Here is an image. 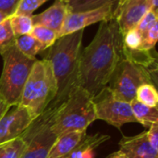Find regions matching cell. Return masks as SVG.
Here are the masks:
<instances>
[{
	"instance_id": "4316f807",
	"label": "cell",
	"mask_w": 158,
	"mask_h": 158,
	"mask_svg": "<svg viewBox=\"0 0 158 158\" xmlns=\"http://www.w3.org/2000/svg\"><path fill=\"white\" fill-rule=\"evenodd\" d=\"M158 38V24L157 22L154 24V26L145 33L143 38L141 48L142 50L145 51H152L155 49L156 44L157 42Z\"/></svg>"
},
{
	"instance_id": "ffe728a7",
	"label": "cell",
	"mask_w": 158,
	"mask_h": 158,
	"mask_svg": "<svg viewBox=\"0 0 158 158\" xmlns=\"http://www.w3.org/2000/svg\"><path fill=\"white\" fill-rule=\"evenodd\" d=\"M9 22L16 37L24 34H30L33 27L31 16L14 14L9 17Z\"/></svg>"
},
{
	"instance_id": "44dd1931",
	"label": "cell",
	"mask_w": 158,
	"mask_h": 158,
	"mask_svg": "<svg viewBox=\"0 0 158 158\" xmlns=\"http://www.w3.org/2000/svg\"><path fill=\"white\" fill-rule=\"evenodd\" d=\"M119 0H70L68 3L69 12H80L100 7L106 4H113L117 6Z\"/></svg>"
},
{
	"instance_id": "83f0119b",
	"label": "cell",
	"mask_w": 158,
	"mask_h": 158,
	"mask_svg": "<svg viewBox=\"0 0 158 158\" xmlns=\"http://www.w3.org/2000/svg\"><path fill=\"white\" fill-rule=\"evenodd\" d=\"M20 2L21 0H0V11L10 17L15 14Z\"/></svg>"
},
{
	"instance_id": "9c48e42d",
	"label": "cell",
	"mask_w": 158,
	"mask_h": 158,
	"mask_svg": "<svg viewBox=\"0 0 158 158\" xmlns=\"http://www.w3.org/2000/svg\"><path fill=\"white\" fill-rule=\"evenodd\" d=\"M36 118L20 105L12 106L0 119V143L21 136Z\"/></svg>"
},
{
	"instance_id": "3957f363",
	"label": "cell",
	"mask_w": 158,
	"mask_h": 158,
	"mask_svg": "<svg viewBox=\"0 0 158 158\" xmlns=\"http://www.w3.org/2000/svg\"><path fill=\"white\" fill-rule=\"evenodd\" d=\"M96 120L92 95L80 86H75L67 98L56 105L52 118V131L56 136L69 131H86Z\"/></svg>"
},
{
	"instance_id": "277c9868",
	"label": "cell",
	"mask_w": 158,
	"mask_h": 158,
	"mask_svg": "<svg viewBox=\"0 0 158 158\" xmlns=\"http://www.w3.org/2000/svg\"><path fill=\"white\" fill-rule=\"evenodd\" d=\"M57 94V85L51 64L46 59L34 62L22 90L19 105L38 118L52 103Z\"/></svg>"
},
{
	"instance_id": "5b68a950",
	"label": "cell",
	"mask_w": 158,
	"mask_h": 158,
	"mask_svg": "<svg viewBox=\"0 0 158 158\" xmlns=\"http://www.w3.org/2000/svg\"><path fill=\"white\" fill-rule=\"evenodd\" d=\"M1 56L4 66L0 77V96L10 106L19 105L22 90L36 58L24 56L16 45Z\"/></svg>"
},
{
	"instance_id": "4fadbf2b",
	"label": "cell",
	"mask_w": 158,
	"mask_h": 158,
	"mask_svg": "<svg viewBox=\"0 0 158 158\" xmlns=\"http://www.w3.org/2000/svg\"><path fill=\"white\" fill-rule=\"evenodd\" d=\"M68 13V5L60 0H56V2L49 8L45 9L42 13L31 15V20L33 26L40 25L49 28L56 31L59 37V32Z\"/></svg>"
},
{
	"instance_id": "ba28073f",
	"label": "cell",
	"mask_w": 158,
	"mask_h": 158,
	"mask_svg": "<svg viewBox=\"0 0 158 158\" xmlns=\"http://www.w3.org/2000/svg\"><path fill=\"white\" fill-rule=\"evenodd\" d=\"M93 101L96 119L106 121L118 130L126 123L136 122L131 103L117 99L107 86L93 97Z\"/></svg>"
},
{
	"instance_id": "f1b7e54d",
	"label": "cell",
	"mask_w": 158,
	"mask_h": 158,
	"mask_svg": "<svg viewBox=\"0 0 158 158\" xmlns=\"http://www.w3.org/2000/svg\"><path fill=\"white\" fill-rule=\"evenodd\" d=\"M146 136L152 147L158 150V123H155L149 127V130L146 131Z\"/></svg>"
},
{
	"instance_id": "8fae6325",
	"label": "cell",
	"mask_w": 158,
	"mask_h": 158,
	"mask_svg": "<svg viewBox=\"0 0 158 158\" xmlns=\"http://www.w3.org/2000/svg\"><path fill=\"white\" fill-rule=\"evenodd\" d=\"M147 11H149L147 0H119L114 10L113 18L124 35L137 26Z\"/></svg>"
},
{
	"instance_id": "d6986e66",
	"label": "cell",
	"mask_w": 158,
	"mask_h": 158,
	"mask_svg": "<svg viewBox=\"0 0 158 158\" xmlns=\"http://www.w3.org/2000/svg\"><path fill=\"white\" fill-rule=\"evenodd\" d=\"M135 99L148 106L157 107L158 94L155 84L153 83L142 84L137 90Z\"/></svg>"
},
{
	"instance_id": "30bf717a",
	"label": "cell",
	"mask_w": 158,
	"mask_h": 158,
	"mask_svg": "<svg viewBox=\"0 0 158 158\" xmlns=\"http://www.w3.org/2000/svg\"><path fill=\"white\" fill-rule=\"evenodd\" d=\"M115 8V5L106 4L100 7L90 10L69 12L59 32V37L75 32L80 30H84L86 27L92 24L111 19L113 18Z\"/></svg>"
},
{
	"instance_id": "8992f818",
	"label": "cell",
	"mask_w": 158,
	"mask_h": 158,
	"mask_svg": "<svg viewBox=\"0 0 158 158\" xmlns=\"http://www.w3.org/2000/svg\"><path fill=\"white\" fill-rule=\"evenodd\" d=\"M154 76L147 69L122 57L117 65L107 84L112 94L118 100L131 103L136 97L138 88L153 83Z\"/></svg>"
},
{
	"instance_id": "e0dca14e",
	"label": "cell",
	"mask_w": 158,
	"mask_h": 158,
	"mask_svg": "<svg viewBox=\"0 0 158 158\" xmlns=\"http://www.w3.org/2000/svg\"><path fill=\"white\" fill-rule=\"evenodd\" d=\"M15 45L24 56L32 59H35L39 53L45 50V47L31 34L17 36Z\"/></svg>"
},
{
	"instance_id": "1f68e13d",
	"label": "cell",
	"mask_w": 158,
	"mask_h": 158,
	"mask_svg": "<svg viewBox=\"0 0 158 158\" xmlns=\"http://www.w3.org/2000/svg\"><path fill=\"white\" fill-rule=\"evenodd\" d=\"M106 158H127L120 151H118V152H115L111 155H109L108 156H106Z\"/></svg>"
},
{
	"instance_id": "836d02e7",
	"label": "cell",
	"mask_w": 158,
	"mask_h": 158,
	"mask_svg": "<svg viewBox=\"0 0 158 158\" xmlns=\"http://www.w3.org/2000/svg\"><path fill=\"white\" fill-rule=\"evenodd\" d=\"M61 2H63V3H65V4H68V3H69V1L70 0H60Z\"/></svg>"
},
{
	"instance_id": "4dcf8cb0",
	"label": "cell",
	"mask_w": 158,
	"mask_h": 158,
	"mask_svg": "<svg viewBox=\"0 0 158 158\" xmlns=\"http://www.w3.org/2000/svg\"><path fill=\"white\" fill-rule=\"evenodd\" d=\"M147 3L149 10H152L158 14V0H147Z\"/></svg>"
},
{
	"instance_id": "ac0fdd59",
	"label": "cell",
	"mask_w": 158,
	"mask_h": 158,
	"mask_svg": "<svg viewBox=\"0 0 158 158\" xmlns=\"http://www.w3.org/2000/svg\"><path fill=\"white\" fill-rule=\"evenodd\" d=\"M26 147V142L19 136L0 143V158H20Z\"/></svg>"
},
{
	"instance_id": "7a4b0ae2",
	"label": "cell",
	"mask_w": 158,
	"mask_h": 158,
	"mask_svg": "<svg viewBox=\"0 0 158 158\" xmlns=\"http://www.w3.org/2000/svg\"><path fill=\"white\" fill-rule=\"evenodd\" d=\"M84 30L59 37L50 47L45 49L44 59L51 64L56 85L57 94L53 104H60L69 92L77 86L79 58Z\"/></svg>"
},
{
	"instance_id": "cb8c5ba5",
	"label": "cell",
	"mask_w": 158,
	"mask_h": 158,
	"mask_svg": "<svg viewBox=\"0 0 158 158\" xmlns=\"http://www.w3.org/2000/svg\"><path fill=\"white\" fill-rule=\"evenodd\" d=\"M143 42V35L140 33V31L134 28L131 31H127L123 35V46L125 48L135 50L140 49Z\"/></svg>"
},
{
	"instance_id": "5bb4252c",
	"label": "cell",
	"mask_w": 158,
	"mask_h": 158,
	"mask_svg": "<svg viewBox=\"0 0 158 158\" xmlns=\"http://www.w3.org/2000/svg\"><path fill=\"white\" fill-rule=\"evenodd\" d=\"M86 135V131H69L57 136L46 158H58L68 155L81 143Z\"/></svg>"
},
{
	"instance_id": "f546056e",
	"label": "cell",
	"mask_w": 158,
	"mask_h": 158,
	"mask_svg": "<svg viewBox=\"0 0 158 158\" xmlns=\"http://www.w3.org/2000/svg\"><path fill=\"white\" fill-rule=\"evenodd\" d=\"M9 107H10V106H8L0 96V119L6 114V112L9 109Z\"/></svg>"
},
{
	"instance_id": "2e32d148",
	"label": "cell",
	"mask_w": 158,
	"mask_h": 158,
	"mask_svg": "<svg viewBox=\"0 0 158 158\" xmlns=\"http://www.w3.org/2000/svg\"><path fill=\"white\" fill-rule=\"evenodd\" d=\"M131 106L136 122L141 123L146 128H149L155 123H158L157 107L148 106L136 99L131 102Z\"/></svg>"
},
{
	"instance_id": "6da1fadb",
	"label": "cell",
	"mask_w": 158,
	"mask_h": 158,
	"mask_svg": "<svg viewBox=\"0 0 158 158\" xmlns=\"http://www.w3.org/2000/svg\"><path fill=\"white\" fill-rule=\"evenodd\" d=\"M122 57L123 34L117 20L101 21L93 41L81 51L77 85L94 97L107 86Z\"/></svg>"
},
{
	"instance_id": "7402d4cb",
	"label": "cell",
	"mask_w": 158,
	"mask_h": 158,
	"mask_svg": "<svg viewBox=\"0 0 158 158\" xmlns=\"http://www.w3.org/2000/svg\"><path fill=\"white\" fill-rule=\"evenodd\" d=\"M30 34L33 36L38 42H40L45 47V49L50 47L59 38L56 31L40 25H34Z\"/></svg>"
},
{
	"instance_id": "7c38bea8",
	"label": "cell",
	"mask_w": 158,
	"mask_h": 158,
	"mask_svg": "<svg viewBox=\"0 0 158 158\" xmlns=\"http://www.w3.org/2000/svg\"><path fill=\"white\" fill-rule=\"evenodd\" d=\"M119 148L127 158H158V150L150 144L146 131L136 136L123 137L119 142Z\"/></svg>"
},
{
	"instance_id": "603a6c76",
	"label": "cell",
	"mask_w": 158,
	"mask_h": 158,
	"mask_svg": "<svg viewBox=\"0 0 158 158\" xmlns=\"http://www.w3.org/2000/svg\"><path fill=\"white\" fill-rule=\"evenodd\" d=\"M16 36L10 26L9 18L0 23V55L15 45Z\"/></svg>"
},
{
	"instance_id": "d6a6232c",
	"label": "cell",
	"mask_w": 158,
	"mask_h": 158,
	"mask_svg": "<svg viewBox=\"0 0 158 158\" xmlns=\"http://www.w3.org/2000/svg\"><path fill=\"white\" fill-rule=\"evenodd\" d=\"M7 18H9L6 13H4V12H2V11H0V23L1 22H3L5 19H6Z\"/></svg>"
},
{
	"instance_id": "9a60e30c",
	"label": "cell",
	"mask_w": 158,
	"mask_h": 158,
	"mask_svg": "<svg viewBox=\"0 0 158 158\" xmlns=\"http://www.w3.org/2000/svg\"><path fill=\"white\" fill-rule=\"evenodd\" d=\"M110 137L106 134L86 135L81 143L68 155L58 158H95L94 150Z\"/></svg>"
},
{
	"instance_id": "d4e9b609",
	"label": "cell",
	"mask_w": 158,
	"mask_h": 158,
	"mask_svg": "<svg viewBox=\"0 0 158 158\" xmlns=\"http://www.w3.org/2000/svg\"><path fill=\"white\" fill-rule=\"evenodd\" d=\"M49 0H21L19 3L15 14L16 15H24L31 16L32 13L42 5Z\"/></svg>"
},
{
	"instance_id": "52a82bcc",
	"label": "cell",
	"mask_w": 158,
	"mask_h": 158,
	"mask_svg": "<svg viewBox=\"0 0 158 158\" xmlns=\"http://www.w3.org/2000/svg\"><path fill=\"white\" fill-rule=\"evenodd\" d=\"M57 104L49 106L41 116L36 118L27 131L21 135L26 147L20 158H46L56 139L52 131V118Z\"/></svg>"
},
{
	"instance_id": "484cf974",
	"label": "cell",
	"mask_w": 158,
	"mask_h": 158,
	"mask_svg": "<svg viewBox=\"0 0 158 158\" xmlns=\"http://www.w3.org/2000/svg\"><path fill=\"white\" fill-rule=\"evenodd\" d=\"M158 21V14L155 13L152 10H149L146 12V14L142 18V19L139 21V23L137 24V26L135 27L140 33L143 36L145 35V33L154 26V24H156Z\"/></svg>"
}]
</instances>
